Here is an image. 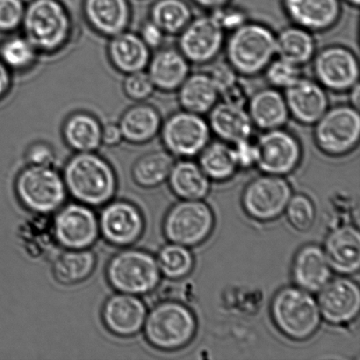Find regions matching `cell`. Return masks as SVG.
Masks as SVG:
<instances>
[{"label": "cell", "instance_id": "cell-1", "mask_svg": "<svg viewBox=\"0 0 360 360\" xmlns=\"http://www.w3.org/2000/svg\"><path fill=\"white\" fill-rule=\"evenodd\" d=\"M68 195L91 207L105 206L117 191V175L104 157L94 153H75L62 172Z\"/></svg>", "mask_w": 360, "mask_h": 360}, {"label": "cell", "instance_id": "cell-2", "mask_svg": "<svg viewBox=\"0 0 360 360\" xmlns=\"http://www.w3.org/2000/svg\"><path fill=\"white\" fill-rule=\"evenodd\" d=\"M20 30L41 56H55L72 44L75 24L62 0H30Z\"/></svg>", "mask_w": 360, "mask_h": 360}, {"label": "cell", "instance_id": "cell-3", "mask_svg": "<svg viewBox=\"0 0 360 360\" xmlns=\"http://www.w3.org/2000/svg\"><path fill=\"white\" fill-rule=\"evenodd\" d=\"M225 61L243 77L260 75L276 58V33L267 25L249 20L229 33Z\"/></svg>", "mask_w": 360, "mask_h": 360}, {"label": "cell", "instance_id": "cell-4", "mask_svg": "<svg viewBox=\"0 0 360 360\" xmlns=\"http://www.w3.org/2000/svg\"><path fill=\"white\" fill-rule=\"evenodd\" d=\"M197 320L188 307L176 301H165L148 311L143 333L146 341L158 350H179L193 340Z\"/></svg>", "mask_w": 360, "mask_h": 360}, {"label": "cell", "instance_id": "cell-5", "mask_svg": "<svg viewBox=\"0 0 360 360\" xmlns=\"http://www.w3.org/2000/svg\"><path fill=\"white\" fill-rule=\"evenodd\" d=\"M105 277L115 292L142 297L156 290L162 274L153 254L127 247L108 261Z\"/></svg>", "mask_w": 360, "mask_h": 360}, {"label": "cell", "instance_id": "cell-6", "mask_svg": "<svg viewBox=\"0 0 360 360\" xmlns=\"http://www.w3.org/2000/svg\"><path fill=\"white\" fill-rule=\"evenodd\" d=\"M271 315L281 333L292 340H309L319 329L322 316L311 292L285 287L275 295Z\"/></svg>", "mask_w": 360, "mask_h": 360}, {"label": "cell", "instance_id": "cell-7", "mask_svg": "<svg viewBox=\"0 0 360 360\" xmlns=\"http://www.w3.org/2000/svg\"><path fill=\"white\" fill-rule=\"evenodd\" d=\"M14 191L22 207L35 214H55L68 197L63 175L55 167L27 165L17 175Z\"/></svg>", "mask_w": 360, "mask_h": 360}, {"label": "cell", "instance_id": "cell-8", "mask_svg": "<svg viewBox=\"0 0 360 360\" xmlns=\"http://www.w3.org/2000/svg\"><path fill=\"white\" fill-rule=\"evenodd\" d=\"M313 127L314 142L326 156L345 157L359 146V109L351 104L330 105Z\"/></svg>", "mask_w": 360, "mask_h": 360}, {"label": "cell", "instance_id": "cell-9", "mask_svg": "<svg viewBox=\"0 0 360 360\" xmlns=\"http://www.w3.org/2000/svg\"><path fill=\"white\" fill-rule=\"evenodd\" d=\"M214 215L201 200H182L170 208L164 220L165 238L188 247L200 245L213 231Z\"/></svg>", "mask_w": 360, "mask_h": 360}, {"label": "cell", "instance_id": "cell-10", "mask_svg": "<svg viewBox=\"0 0 360 360\" xmlns=\"http://www.w3.org/2000/svg\"><path fill=\"white\" fill-rule=\"evenodd\" d=\"M160 136L165 150L172 157L192 160L210 142L212 133L204 116L181 109L164 120Z\"/></svg>", "mask_w": 360, "mask_h": 360}, {"label": "cell", "instance_id": "cell-11", "mask_svg": "<svg viewBox=\"0 0 360 360\" xmlns=\"http://www.w3.org/2000/svg\"><path fill=\"white\" fill-rule=\"evenodd\" d=\"M311 63L314 79L327 91L348 93L359 84L358 56L347 46L333 44L317 49Z\"/></svg>", "mask_w": 360, "mask_h": 360}, {"label": "cell", "instance_id": "cell-12", "mask_svg": "<svg viewBox=\"0 0 360 360\" xmlns=\"http://www.w3.org/2000/svg\"><path fill=\"white\" fill-rule=\"evenodd\" d=\"M255 143L256 167L264 174L285 177L294 172L301 164L303 157L301 141L285 127L263 131Z\"/></svg>", "mask_w": 360, "mask_h": 360}, {"label": "cell", "instance_id": "cell-13", "mask_svg": "<svg viewBox=\"0 0 360 360\" xmlns=\"http://www.w3.org/2000/svg\"><path fill=\"white\" fill-rule=\"evenodd\" d=\"M52 224L56 245L63 249H91L101 236L94 208L77 201L56 211Z\"/></svg>", "mask_w": 360, "mask_h": 360}, {"label": "cell", "instance_id": "cell-14", "mask_svg": "<svg viewBox=\"0 0 360 360\" xmlns=\"http://www.w3.org/2000/svg\"><path fill=\"white\" fill-rule=\"evenodd\" d=\"M177 48L191 65H210L224 51L226 33L210 13L193 17L178 35Z\"/></svg>", "mask_w": 360, "mask_h": 360}, {"label": "cell", "instance_id": "cell-15", "mask_svg": "<svg viewBox=\"0 0 360 360\" xmlns=\"http://www.w3.org/2000/svg\"><path fill=\"white\" fill-rule=\"evenodd\" d=\"M292 197L288 180L281 176L264 174L250 181L243 193V207L254 220L270 221L284 213Z\"/></svg>", "mask_w": 360, "mask_h": 360}, {"label": "cell", "instance_id": "cell-16", "mask_svg": "<svg viewBox=\"0 0 360 360\" xmlns=\"http://www.w3.org/2000/svg\"><path fill=\"white\" fill-rule=\"evenodd\" d=\"M98 218L100 233L109 245L127 248L142 238L146 219L140 208L128 200H111Z\"/></svg>", "mask_w": 360, "mask_h": 360}, {"label": "cell", "instance_id": "cell-17", "mask_svg": "<svg viewBox=\"0 0 360 360\" xmlns=\"http://www.w3.org/2000/svg\"><path fill=\"white\" fill-rule=\"evenodd\" d=\"M321 316L333 326H344L352 322L360 310V289L348 277L330 280L317 292Z\"/></svg>", "mask_w": 360, "mask_h": 360}, {"label": "cell", "instance_id": "cell-18", "mask_svg": "<svg viewBox=\"0 0 360 360\" xmlns=\"http://www.w3.org/2000/svg\"><path fill=\"white\" fill-rule=\"evenodd\" d=\"M147 314V307L140 296L116 292L102 307L101 319L111 334L131 338L143 330Z\"/></svg>", "mask_w": 360, "mask_h": 360}, {"label": "cell", "instance_id": "cell-19", "mask_svg": "<svg viewBox=\"0 0 360 360\" xmlns=\"http://www.w3.org/2000/svg\"><path fill=\"white\" fill-rule=\"evenodd\" d=\"M283 94L290 118L299 124L313 126L330 108L328 91L315 79L302 76Z\"/></svg>", "mask_w": 360, "mask_h": 360}, {"label": "cell", "instance_id": "cell-20", "mask_svg": "<svg viewBox=\"0 0 360 360\" xmlns=\"http://www.w3.org/2000/svg\"><path fill=\"white\" fill-rule=\"evenodd\" d=\"M282 7L292 24L313 34L333 30L343 12L342 0H282Z\"/></svg>", "mask_w": 360, "mask_h": 360}, {"label": "cell", "instance_id": "cell-21", "mask_svg": "<svg viewBox=\"0 0 360 360\" xmlns=\"http://www.w3.org/2000/svg\"><path fill=\"white\" fill-rule=\"evenodd\" d=\"M82 13L91 30L108 39L128 30L133 16L129 0H83Z\"/></svg>", "mask_w": 360, "mask_h": 360}, {"label": "cell", "instance_id": "cell-22", "mask_svg": "<svg viewBox=\"0 0 360 360\" xmlns=\"http://www.w3.org/2000/svg\"><path fill=\"white\" fill-rule=\"evenodd\" d=\"M245 108L254 128L262 132L285 128L291 119L283 91L271 86L254 91Z\"/></svg>", "mask_w": 360, "mask_h": 360}, {"label": "cell", "instance_id": "cell-23", "mask_svg": "<svg viewBox=\"0 0 360 360\" xmlns=\"http://www.w3.org/2000/svg\"><path fill=\"white\" fill-rule=\"evenodd\" d=\"M331 269L322 247L303 246L296 253L292 266V280L296 287L311 294H317L331 280Z\"/></svg>", "mask_w": 360, "mask_h": 360}, {"label": "cell", "instance_id": "cell-24", "mask_svg": "<svg viewBox=\"0 0 360 360\" xmlns=\"http://www.w3.org/2000/svg\"><path fill=\"white\" fill-rule=\"evenodd\" d=\"M146 72L156 91L175 93L191 73V63L177 47H162L151 54Z\"/></svg>", "mask_w": 360, "mask_h": 360}, {"label": "cell", "instance_id": "cell-25", "mask_svg": "<svg viewBox=\"0 0 360 360\" xmlns=\"http://www.w3.org/2000/svg\"><path fill=\"white\" fill-rule=\"evenodd\" d=\"M108 40V58L116 72L125 76L146 70L153 51L144 44L139 33L128 30Z\"/></svg>", "mask_w": 360, "mask_h": 360}, {"label": "cell", "instance_id": "cell-26", "mask_svg": "<svg viewBox=\"0 0 360 360\" xmlns=\"http://www.w3.org/2000/svg\"><path fill=\"white\" fill-rule=\"evenodd\" d=\"M207 121L212 135L229 144L252 139L255 130L245 107L224 101L211 109Z\"/></svg>", "mask_w": 360, "mask_h": 360}, {"label": "cell", "instance_id": "cell-27", "mask_svg": "<svg viewBox=\"0 0 360 360\" xmlns=\"http://www.w3.org/2000/svg\"><path fill=\"white\" fill-rule=\"evenodd\" d=\"M324 252L331 269L347 276L357 273L360 266V234L352 225L333 229L324 243Z\"/></svg>", "mask_w": 360, "mask_h": 360}, {"label": "cell", "instance_id": "cell-28", "mask_svg": "<svg viewBox=\"0 0 360 360\" xmlns=\"http://www.w3.org/2000/svg\"><path fill=\"white\" fill-rule=\"evenodd\" d=\"M163 118L155 105L139 102L127 109L118 124L123 142L132 146H144L160 136Z\"/></svg>", "mask_w": 360, "mask_h": 360}, {"label": "cell", "instance_id": "cell-29", "mask_svg": "<svg viewBox=\"0 0 360 360\" xmlns=\"http://www.w3.org/2000/svg\"><path fill=\"white\" fill-rule=\"evenodd\" d=\"M102 125L103 123L90 112H73L63 123V142L74 153L98 151L102 146Z\"/></svg>", "mask_w": 360, "mask_h": 360}, {"label": "cell", "instance_id": "cell-30", "mask_svg": "<svg viewBox=\"0 0 360 360\" xmlns=\"http://www.w3.org/2000/svg\"><path fill=\"white\" fill-rule=\"evenodd\" d=\"M176 93L182 110L202 116L220 101L217 88L207 72L190 73Z\"/></svg>", "mask_w": 360, "mask_h": 360}, {"label": "cell", "instance_id": "cell-31", "mask_svg": "<svg viewBox=\"0 0 360 360\" xmlns=\"http://www.w3.org/2000/svg\"><path fill=\"white\" fill-rule=\"evenodd\" d=\"M96 266L97 256L91 249H65L53 261L51 271L58 284L70 287L89 278Z\"/></svg>", "mask_w": 360, "mask_h": 360}, {"label": "cell", "instance_id": "cell-32", "mask_svg": "<svg viewBox=\"0 0 360 360\" xmlns=\"http://www.w3.org/2000/svg\"><path fill=\"white\" fill-rule=\"evenodd\" d=\"M317 51L315 34L292 24L276 33V56L300 67L311 63Z\"/></svg>", "mask_w": 360, "mask_h": 360}, {"label": "cell", "instance_id": "cell-33", "mask_svg": "<svg viewBox=\"0 0 360 360\" xmlns=\"http://www.w3.org/2000/svg\"><path fill=\"white\" fill-rule=\"evenodd\" d=\"M18 228L17 238L21 249L32 259H40L56 245L51 215L32 214Z\"/></svg>", "mask_w": 360, "mask_h": 360}, {"label": "cell", "instance_id": "cell-34", "mask_svg": "<svg viewBox=\"0 0 360 360\" xmlns=\"http://www.w3.org/2000/svg\"><path fill=\"white\" fill-rule=\"evenodd\" d=\"M167 180L172 193L181 200H202L210 189V179L192 160L175 162Z\"/></svg>", "mask_w": 360, "mask_h": 360}, {"label": "cell", "instance_id": "cell-35", "mask_svg": "<svg viewBox=\"0 0 360 360\" xmlns=\"http://www.w3.org/2000/svg\"><path fill=\"white\" fill-rule=\"evenodd\" d=\"M210 65L207 72L217 88L220 101L245 108L252 94L248 77L239 74L226 61L218 62L215 60Z\"/></svg>", "mask_w": 360, "mask_h": 360}, {"label": "cell", "instance_id": "cell-36", "mask_svg": "<svg viewBox=\"0 0 360 360\" xmlns=\"http://www.w3.org/2000/svg\"><path fill=\"white\" fill-rule=\"evenodd\" d=\"M198 164L214 181H226L239 170L232 144L219 139L210 141L198 156Z\"/></svg>", "mask_w": 360, "mask_h": 360}, {"label": "cell", "instance_id": "cell-37", "mask_svg": "<svg viewBox=\"0 0 360 360\" xmlns=\"http://www.w3.org/2000/svg\"><path fill=\"white\" fill-rule=\"evenodd\" d=\"M175 162V158L165 149L150 151L133 165V180L143 188H155L167 181Z\"/></svg>", "mask_w": 360, "mask_h": 360}, {"label": "cell", "instance_id": "cell-38", "mask_svg": "<svg viewBox=\"0 0 360 360\" xmlns=\"http://www.w3.org/2000/svg\"><path fill=\"white\" fill-rule=\"evenodd\" d=\"M193 18L192 7L186 0H156L149 12V19L167 37H178Z\"/></svg>", "mask_w": 360, "mask_h": 360}, {"label": "cell", "instance_id": "cell-39", "mask_svg": "<svg viewBox=\"0 0 360 360\" xmlns=\"http://www.w3.org/2000/svg\"><path fill=\"white\" fill-rule=\"evenodd\" d=\"M41 55L22 34L14 33L0 44V60L13 74L33 70Z\"/></svg>", "mask_w": 360, "mask_h": 360}, {"label": "cell", "instance_id": "cell-40", "mask_svg": "<svg viewBox=\"0 0 360 360\" xmlns=\"http://www.w3.org/2000/svg\"><path fill=\"white\" fill-rule=\"evenodd\" d=\"M160 273L169 280H180L192 271L194 259L188 247L170 243L156 257Z\"/></svg>", "mask_w": 360, "mask_h": 360}, {"label": "cell", "instance_id": "cell-41", "mask_svg": "<svg viewBox=\"0 0 360 360\" xmlns=\"http://www.w3.org/2000/svg\"><path fill=\"white\" fill-rule=\"evenodd\" d=\"M288 220L300 232L309 231L316 221V207L309 197L296 194L291 197L285 207Z\"/></svg>", "mask_w": 360, "mask_h": 360}, {"label": "cell", "instance_id": "cell-42", "mask_svg": "<svg viewBox=\"0 0 360 360\" xmlns=\"http://www.w3.org/2000/svg\"><path fill=\"white\" fill-rule=\"evenodd\" d=\"M302 69V67L276 56L263 73L269 86L283 91L301 79L303 76Z\"/></svg>", "mask_w": 360, "mask_h": 360}, {"label": "cell", "instance_id": "cell-43", "mask_svg": "<svg viewBox=\"0 0 360 360\" xmlns=\"http://www.w3.org/2000/svg\"><path fill=\"white\" fill-rule=\"evenodd\" d=\"M122 90L129 100L139 103L144 102L153 96L156 88L146 70L134 72L124 76Z\"/></svg>", "mask_w": 360, "mask_h": 360}, {"label": "cell", "instance_id": "cell-44", "mask_svg": "<svg viewBox=\"0 0 360 360\" xmlns=\"http://www.w3.org/2000/svg\"><path fill=\"white\" fill-rule=\"evenodd\" d=\"M26 4L24 0H0V33H17L22 25Z\"/></svg>", "mask_w": 360, "mask_h": 360}, {"label": "cell", "instance_id": "cell-45", "mask_svg": "<svg viewBox=\"0 0 360 360\" xmlns=\"http://www.w3.org/2000/svg\"><path fill=\"white\" fill-rule=\"evenodd\" d=\"M210 13L225 33L228 34L238 30L250 20L249 13L245 9L233 6L231 3L212 11Z\"/></svg>", "mask_w": 360, "mask_h": 360}, {"label": "cell", "instance_id": "cell-46", "mask_svg": "<svg viewBox=\"0 0 360 360\" xmlns=\"http://www.w3.org/2000/svg\"><path fill=\"white\" fill-rule=\"evenodd\" d=\"M25 160L28 165L55 167L56 150L51 143L45 141H35L25 151Z\"/></svg>", "mask_w": 360, "mask_h": 360}, {"label": "cell", "instance_id": "cell-47", "mask_svg": "<svg viewBox=\"0 0 360 360\" xmlns=\"http://www.w3.org/2000/svg\"><path fill=\"white\" fill-rule=\"evenodd\" d=\"M232 146L239 169H250L256 167L257 147L253 137L240 141Z\"/></svg>", "mask_w": 360, "mask_h": 360}, {"label": "cell", "instance_id": "cell-48", "mask_svg": "<svg viewBox=\"0 0 360 360\" xmlns=\"http://www.w3.org/2000/svg\"><path fill=\"white\" fill-rule=\"evenodd\" d=\"M139 34L151 51L163 47L165 38L167 37L163 30L150 19L143 21L141 25Z\"/></svg>", "mask_w": 360, "mask_h": 360}, {"label": "cell", "instance_id": "cell-49", "mask_svg": "<svg viewBox=\"0 0 360 360\" xmlns=\"http://www.w3.org/2000/svg\"><path fill=\"white\" fill-rule=\"evenodd\" d=\"M101 142L102 146L109 148L118 146L123 142L122 134L118 122H109L102 125Z\"/></svg>", "mask_w": 360, "mask_h": 360}, {"label": "cell", "instance_id": "cell-50", "mask_svg": "<svg viewBox=\"0 0 360 360\" xmlns=\"http://www.w3.org/2000/svg\"><path fill=\"white\" fill-rule=\"evenodd\" d=\"M13 86V73L0 60V101L8 96Z\"/></svg>", "mask_w": 360, "mask_h": 360}, {"label": "cell", "instance_id": "cell-51", "mask_svg": "<svg viewBox=\"0 0 360 360\" xmlns=\"http://www.w3.org/2000/svg\"><path fill=\"white\" fill-rule=\"evenodd\" d=\"M231 1L232 0H192L194 5L201 9L207 11V13L228 5Z\"/></svg>", "mask_w": 360, "mask_h": 360}, {"label": "cell", "instance_id": "cell-52", "mask_svg": "<svg viewBox=\"0 0 360 360\" xmlns=\"http://www.w3.org/2000/svg\"><path fill=\"white\" fill-rule=\"evenodd\" d=\"M349 98H350V103L352 105H354V108L359 109L360 105V86L359 84H356V86L352 88L350 91H348Z\"/></svg>", "mask_w": 360, "mask_h": 360}, {"label": "cell", "instance_id": "cell-53", "mask_svg": "<svg viewBox=\"0 0 360 360\" xmlns=\"http://www.w3.org/2000/svg\"><path fill=\"white\" fill-rule=\"evenodd\" d=\"M342 2L348 4L349 6L358 8L359 6L360 0H342Z\"/></svg>", "mask_w": 360, "mask_h": 360}]
</instances>
